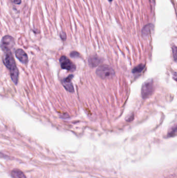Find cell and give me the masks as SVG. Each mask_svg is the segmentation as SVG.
Segmentation results:
<instances>
[{
	"mask_svg": "<svg viewBox=\"0 0 177 178\" xmlns=\"http://www.w3.org/2000/svg\"><path fill=\"white\" fill-rule=\"evenodd\" d=\"M3 62L5 66L9 70L11 80L15 85H17L18 83L19 72L11 51L5 53Z\"/></svg>",
	"mask_w": 177,
	"mask_h": 178,
	"instance_id": "obj_1",
	"label": "cell"
},
{
	"mask_svg": "<svg viewBox=\"0 0 177 178\" xmlns=\"http://www.w3.org/2000/svg\"><path fill=\"white\" fill-rule=\"evenodd\" d=\"M96 73L103 79H110L115 75V72L111 67L108 65H101L98 68Z\"/></svg>",
	"mask_w": 177,
	"mask_h": 178,
	"instance_id": "obj_2",
	"label": "cell"
},
{
	"mask_svg": "<svg viewBox=\"0 0 177 178\" xmlns=\"http://www.w3.org/2000/svg\"><path fill=\"white\" fill-rule=\"evenodd\" d=\"M154 91V83L152 79L147 80L141 88V95L143 98H147L152 94Z\"/></svg>",
	"mask_w": 177,
	"mask_h": 178,
	"instance_id": "obj_3",
	"label": "cell"
},
{
	"mask_svg": "<svg viewBox=\"0 0 177 178\" xmlns=\"http://www.w3.org/2000/svg\"><path fill=\"white\" fill-rule=\"evenodd\" d=\"M15 45V41L13 37L10 36H5L3 38L1 41V48L4 52H10L11 48H13Z\"/></svg>",
	"mask_w": 177,
	"mask_h": 178,
	"instance_id": "obj_4",
	"label": "cell"
},
{
	"mask_svg": "<svg viewBox=\"0 0 177 178\" xmlns=\"http://www.w3.org/2000/svg\"><path fill=\"white\" fill-rule=\"evenodd\" d=\"M60 66L62 67V69H66L67 70L73 71L75 70L76 66L73 63L71 60L69 59L68 58L66 57L65 56H62L60 57Z\"/></svg>",
	"mask_w": 177,
	"mask_h": 178,
	"instance_id": "obj_5",
	"label": "cell"
},
{
	"mask_svg": "<svg viewBox=\"0 0 177 178\" xmlns=\"http://www.w3.org/2000/svg\"><path fill=\"white\" fill-rule=\"evenodd\" d=\"M73 78V75H69L68 77L64 78L63 80H62V83L64 85V88L70 92H74V87L72 83V79Z\"/></svg>",
	"mask_w": 177,
	"mask_h": 178,
	"instance_id": "obj_6",
	"label": "cell"
},
{
	"mask_svg": "<svg viewBox=\"0 0 177 178\" xmlns=\"http://www.w3.org/2000/svg\"><path fill=\"white\" fill-rule=\"evenodd\" d=\"M16 56L20 62L23 64H27L28 62V57L26 53L22 49H18L15 52Z\"/></svg>",
	"mask_w": 177,
	"mask_h": 178,
	"instance_id": "obj_7",
	"label": "cell"
},
{
	"mask_svg": "<svg viewBox=\"0 0 177 178\" xmlns=\"http://www.w3.org/2000/svg\"><path fill=\"white\" fill-rule=\"evenodd\" d=\"M154 28V26L151 23H149L145 25L142 30V35L144 38L148 37L152 32V30Z\"/></svg>",
	"mask_w": 177,
	"mask_h": 178,
	"instance_id": "obj_8",
	"label": "cell"
},
{
	"mask_svg": "<svg viewBox=\"0 0 177 178\" xmlns=\"http://www.w3.org/2000/svg\"><path fill=\"white\" fill-rule=\"evenodd\" d=\"M89 64L91 67H95L98 66L100 63V60L97 56H93L89 58Z\"/></svg>",
	"mask_w": 177,
	"mask_h": 178,
	"instance_id": "obj_9",
	"label": "cell"
},
{
	"mask_svg": "<svg viewBox=\"0 0 177 178\" xmlns=\"http://www.w3.org/2000/svg\"><path fill=\"white\" fill-rule=\"evenodd\" d=\"M11 174L14 178H26L25 174L19 169H14L11 171Z\"/></svg>",
	"mask_w": 177,
	"mask_h": 178,
	"instance_id": "obj_10",
	"label": "cell"
},
{
	"mask_svg": "<svg viewBox=\"0 0 177 178\" xmlns=\"http://www.w3.org/2000/svg\"><path fill=\"white\" fill-rule=\"evenodd\" d=\"M145 68V65L144 64H139L138 66L135 67L132 70V73L135 74H138V73H141V72L143 70V69Z\"/></svg>",
	"mask_w": 177,
	"mask_h": 178,
	"instance_id": "obj_11",
	"label": "cell"
},
{
	"mask_svg": "<svg viewBox=\"0 0 177 178\" xmlns=\"http://www.w3.org/2000/svg\"><path fill=\"white\" fill-rule=\"evenodd\" d=\"M177 133V123H176L168 131V137H171L174 136Z\"/></svg>",
	"mask_w": 177,
	"mask_h": 178,
	"instance_id": "obj_12",
	"label": "cell"
},
{
	"mask_svg": "<svg viewBox=\"0 0 177 178\" xmlns=\"http://www.w3.org/2000/svg\"><path fill=\"white\" fill-rule=\"evenodd\" d=\"M173 50V57L175 62L177 63V47L176 46H173L172 48Z\"/></svg>",
	"mask_w": 177,
	"mask_h": 178,
	"instance_id": "obj_13",
	"label": "cell"
},
{
	"mask_svg": "<svg viewBox=\"0 0 177 178\" xmlns=\"http://www.w3.org/2000/svg\"><path fill=\"white\" fill-rule=\"evenodd\" d=\"M71 56V57H74V58H76V57H79V53L76 52H73L71 53L70 54Z\"/></svg>",
	"mask_w": 177,
	"mask_h": 178,
	"instance_id": "obj_14",
	"label": "cell"
},
{
	"mask_svg": "<svg viewBox=\"0 0 177 178\" xmlns=\"http://www.w3.org/2000/svg\"><path fill=\"white\" fill-rule=\"evenodd\" d=\"M134 118V115L133 114L130 115V116L128 117H127V119H126V121H128V122H130V121H132Z\"/></svg>",
	"mask_w": 177,
	"mask_h": 178,
	"instance_id": "obj_15",
	"label": "cell"
},
{
	"mask_svg": "<svg viewBox=\"0 0 177 178\" xmlns=\"http://www.w3.org/2000/svg\"><path fill=\"white\" fill-rule=\"evenodd\" d=\"M60 37H61V38H62V40H65L66 38H67V36H66V33L64 32H61V33H60Z\"/></svg>",
	"mask_w": 177,
	"mask_h": 178,
	"instance_id": "obj_16",
	"label": "cell"
},
{
	"mask_svg": "<svg viewBox=\"0 0 177 178\" xmlns=\"http://www.w3.org/2000/svg\"><path fill=\"white\" fill-rule=\"evenodd\" d=\"M173 79L177 81V73H173Z\"/></svg>",
	"mask_w": 177,
	"mask_h": 178,
	"instance_id": "obj_17",
	"label": "cell"
},
{
	"mask_svg": "<svg viewBox=\"0 0 177 178\" xmlns=\"http://www.w3.org/2000/svg\"><path fill=\"white\" fill-rule=\"evenodd\" d=\"M14 2L16 4H20L21 3V0H14Z\"/></svg>",
	"mask_w": 177,
	"mask_h": 178,
	"instance_id": "obj_18",
	"label": "cell"
},
{
	"mask_svg": "<svg viewBox=\"0 0 177 178\" xmlns=\"http://www.w3.org/2000/svg\"><path fill=\"white\" fill-rule=\"evenodd\" d=\"M150 1H151V3L152 4H154L155 0H150Z\"/></svg>",
	"mask_w": 177,
	"mask_h": 178,
	"instance_id": "obj_19",
	"label": "cell"
},
{
	"mask_svg": "<svg viewBox=\"0 0 177 178\" xmlns=\"http://www.w3.org/2000/svg\"><path fill=\"white\" fill-rule=\"evenodd\" d=\"M113 0H109V2H112Z\"/></svg>",
	"mask_w": 177,
	"mask_h": 178,
	"instance_id": "obj_20",
	"label": "cell"
}]
</instances>
